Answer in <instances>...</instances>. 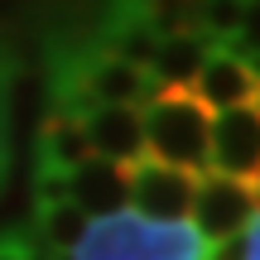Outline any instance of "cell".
<instances>
[{
	"label": "cell",
	"instance_id": "6da1fadb",
	"mask_svg": "<svg viewBox=\"0 0 260 260\" xmlns=\"http://www.w3.org/2000/svg\"><path fill=\"white\" fill-rule=\"evenodd\" d=\"M207 246L188 222H149L140 212L92 217L68 260H203Z\"/></svg>",
	"mask_w": 260,
	"mask_h": 260
},
{
	"label": "cell",
	"instance_id": "7a4b0ae2",
	"mask_svg": "<svg viewBox=\"0 0 260 260\" xmlns=\"http://www.w3.org/2000/svg\"><path fill=\"white\" fill-rule=\"evenodd\" d=\"M145 121V154L183 174H207V130L212 111L193 92H154L140 106Z\"/></svg>",
	"mask_w": 260,
	"mask_h": 260
},
{
	"label": "cell",
	"instance_id": "3957f363",
	"mask_svg": "<svg viewBox=\"0 0 260 260\" xmlns=\"http://www.w3.org/2000/svg\"><path fill=\"white\" fill-rule=\"evenodd\" d=\"M260 212L255 188L246 178H226V174H198L193 188V207H188V226L203 236V246L217 241H236V236L251 226V217Z\"/></svg>",
	"mask_w": 260,
	"mask_h": 260
},
{
	"label": "cell",
	"instance_id": "277c9868",
	"mask_svg": "<svg viewBox=\"0 0 260 260\" xmlns=\"http://www.w3.org/2000/svg\"><path fill=\"white\" fill-rule=\"evenodd\" d=\"M92 39L96 48L125 58L135 68H149L154 58V44H159V29H154V10L149 0H106L96 10V24H92Z\"/></svg>",
	"mask_w": 260,
	"mask_h": 260
},
{
	"label": "cell",
	"instance_id": "5b68a950",
	"mask_svg": "<svg viewBox=\"0 0 260 260\" xmlns=\"http://www.w3.org/2000/svg\"><path fill=\"white\" fill-rule=\"evenodd\" d=\"M193 188H198V174L169 169L149 154L140 164H130V207L149 222H188Z\"/></svg>",
	"mask_w": 260,
	"mask_h": 260
},
{
	"label": "cell",
	"instance_id": "8992f818",
	"mask_svg": "<svg viewBox=\"0 0 260 260\" xmlns=\"http://www.w3.org/2000/svg\"><path fill=\"white\" fill-rule=\"evenodd\" d=\"M207 169L251 183V174L260 169V116L251 106H232V111L212 116V130H207Z\"/></svg>",
	"mask_w": 260,
	"mask_h": 260
},
{
	"label": "cell",
	"instance_id": "52a82bcc",
	"mask_svg": "<svg viewBox=\"0 0 260 260\" xmlns=\"http://www.w3.org/2000/svg\"><path fill=\"white\" fill-rule=\"evenodd\" d=\"M87 135V149L96 159H111V164H140L145 159V121H140V106H87L77 111Z\"/></svg>",
	"mask_w": 260,
	"mask_h": 260
},
{
	"label": "cell",
	"instance_id": "ba28073f",
	"mask_svg": "<svg viewBox=\"0 0 260 260\" xmlns=\"http://www.w3.org/2000/svg\"><path fill=\"white\" fill-rule=\"evenodd\" d=\"M68 203H77L87 217L125 212V207H130V169L87 154L82 164L68 174Z\"/></svg>",
	"mask_w": 260,
	"mask_h": 260
},
{
	"label": "cell",
	"instance_id": "9c48e42d",
	"mask_svg": "<svg viewBox=\"0 0 260 260\" xmlns=\"http://www.w3.org/2000/svg\"><path fill=\"white\" fill-rule=\"evenodd\" d=\"M212 39H203L198 29H174V34H159L154 44V58H149V82H154V92H193V77L198 68L207 63V53H212Z\"/></svg>",
	"mask_w": 260,
	"mask_h": 260
},
{
	"label": "cell",
	"instance_id": "30bf717a",
	"mask_svg": "<svg viewBox=\"0 0 260 260\" xmlns=\"http://www.w3.org/2000/svg\"><path fill=\"white\" fill-rule=\"evenodd\" d=\"M193 87H198L193 96L207 106V111H232V106H251V96H255L260 82L251 77V68H246L241 58H232L226 48H212L207 63L198 68Z\"/></svg>",
	"mask_w": 260,
	"mask_h": 260
},
{
	"label": "cell",
	"instance_id": "8fae6325",
	"mask_svg": "<svg viewBox=\"0 0 260 260\" xmlns=\"http://www.w3.org/2000/svg\"><path fill=\"white\" fill-rule=\"evenodd\" d=\"M87 154H92V149H87L82 121H77L73 111H63V106H48L44 121H39V135H34V164L73 174Z\"/></svg>",
	"mask_w": 260,
	"mask_h": 260
},
{
	"label": "cell",
	"instance_id": "7c38bea8",
	"mask_svg": "<svg viewBox=\"0 0 260 260\" xmlns=\"http://www.w3.org/2000/svg\"><path fill=\"white\" fill-rule=\"evenodd\" d=\"M87 222H92V217H87L77 203H44L34 212V241L44 246V251H53V255H68L77 241H82Z\"/></svg>",
	"mask_w": 260,
	"mask_h": 260
},
{
	"label": "cell",
	"instance_id": "4fadbf2b",
	"mask_svg": "<svg viewBox=\"0 0 260 260\" xmlns=\"http://www.w3.org/2000/svg\"><path fill=\"white\" fill-rule=\"evenodd\" d=\"M226 53L232 58H255L260 53V0H241V24H236L232 44H226Z\"/></svg>",
	"mask_w": 260,
	"mask_h": 260
},
{
	"label": "cell",
	"instance_id": "5bb4252c",
	"mask_svg": "<svg viewBox=\"0 0 260 260\" xmlns=\"http://www.w3.org/2000/svg\"><path fill=\"white\" fill-rule=\"evenodd\" d=\"M5 92H10V58L0 53V178H5Z\"/></svg>",
	"mask_w": 260,
	"mask_h": 260
},
{
	"label": "cell",
	"instance_id": "9a60e30c",
	"mask_svg": "<svg viewBox=\"0 0 260 260\" xmlns=\"http://www.w3.org/2000/svg\"><path fill=\"white\" fill-rule=\"evenodd\" d=\"M241 260H260V212L251 217V226L241 232Z\"/></svg>",
	"mask_w": 260,
	"mask_h": 260
},
{
	"label": "cell",
	"instance_id": "2e32d148",
	"mask_svg": "<svg viewBox=\"0 0 260 260\" xmlns=\"http://www.w3.org/2000/svg\"><path fill=\"white\" fill-rule=\"evenodd\" d=\"M251 188H255V203H260V169H255V174H251Z\"/></svg>",
	"mask_w": 260,
	"mask_h": 260
},
{
	"label": "cell",
	"instance_id": "e0dca14e",
	"mask_svg": "<svg viewBox=\"0 0 260 260\" xmlns=\"http://www.w3.org/2000/svg\"><path fill=\"white\" fill-rule=\"evenodd\" d=\"M251 111H255V116H260V87H255V96H251Z\"/></svg>",
	"mask_w": 260,
	"mask_h": 260
}]
</instances>
